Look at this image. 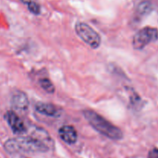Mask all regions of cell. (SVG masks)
Returning a JSON list of instances; mask_svg holds the SVG:
<instances>
[{
  "instance_id": "7a4b0ae2",
  "label": "cell",
  "mask_w": 158,
  "mask_h": 158,
  "mask_svg": "<svg viewBox=\"0 0 158 158\" xmlns=\"http://www.w3.org/2000/svg\"><path fill=\"white\" fill-rule=\"evenodd\" d=\"M83 116L90 126L102 135L115 140H121L123 138V132L120 128L108 121L95 111L86 110L83 111Z\"/></svg>"
},
{
  "instance_id": "8fae6325",
  "label": "cell",
  "mask_w": 158,
  "mask_h": 158,
  "mask_svg": "<svg viewBox=\"0 0 158 158\" xmlns=\"http://www.w3.org/2000/svg\"><path fill=\"white\" fill-rule=\"evenodd\" d=\"M150 8H151V5L148 2H144L140 4V6H139L138 7V12H140V14H145L148 12H149Z\"/></svg>"
},
{
  "instance_id": "5b68a950",
  "label": "cell",
  "mask_w": 158,
  "mask_h": 158,
  "mask_svg": "<svg viewBox=\"0 0 158 158\" xmlns=\"http://www.w3.org/2000/svg\"><path fill=\"white\" fill-rule=\"evenodd\" d=\"M4 118L14 134L23 135L27 131V128L25 126L23 120L14 111H7L5 114Z\"/></svg>"
},
{
  "instance_id": "ba28073f",
  "label": "cell",
  "mask_w": 158,
  "mask_h": 158,
  "mask_svg": "<svg viewBox=\"0 0 158 158\" xmlns=\"http://www.w3.org/2000/svg\"><path fill=\"white\" fill-rule=\"evenodd\" d=\"M12 103L15 109L19 110H26L29 106V100L24 92L18 91L12 96Z\"/></svg>"
},
{
  "instance_id": "7c38bea8",
  "label": "cell",
  "mask_w": 158,
  "mask_h": 158,
  "mask_svg": "<svg viewBox=\"0 0 158 158\" xmlns=\"http://www.w3.org/2000/svg\"><path fill=\"white\" fill-rule=\"evenodd\" d=\"M148 158H158V148H154L150 151Z\"/></svg>"
},
{
  "instance_id": "8992f818",
  "label": "cell",
  "mask_w": 158,
  "mask_h": 158,
  "mask_svg": "<svg viewBox=\"0 0 158 158\" xmlns=\"http://www.w3.org/2000/svg\"><path fill=\"white\" fill-rule=\"evenodd\" d=\"M59 135L62 140L68 144H73L77 141L78 135L74 127L71 125H64L59 130Z\"/></svg>"
},
{
  "instance_id": "30bf717a",
  "label": "cell",
  "mask_w": 158,
  "mask_h": 158,
  "mask_svg": "<svg viewBox=\"0 0 158 158\" xmlns=\"http://www.w3.org/2000/svg\"><path fill=\"white\" fill-rule=\"evenodd\" d=\"M40 85L45 91L49 94H52L55 91V86L51 80L48 78H43L40 80Z\"/></svg>"
},
{
  "instance_id": "52a82bcc",
  "label": "cell",
  "mask_w": 158,
  "mask_h": 158,
  "mask_svg": "<svg viewBox=\"0 0 158 158\" xmlns=\"http://www.w3.org/2000/svg\"><path fill=\"white\" fill-rule=\"evenodd\" d=\"M35 108L38 113L49 117H56L60 114V110L52 103L38 102L35 103Z\"/></svg>"
},
{
  "instance_id": "6da1fadb",
  "label": "cell",
  "mask_w": 158,
  "mask_h": 158,
  "mask_svg": "<svg viewBox=\"0 0 158 158\" xmlns=\"http://www.w3.org/2000/svg\"><path fill=\"white\" fill-rule=\"evenodd\" d=\"M4 148L9 154L19 153H44L49 151V146L44 140L37 136H20L6 140Z\"/></svg>"
},
{
  "instance_id": "277c9868",
  "label": "cell",
  "mask_w": 158,
  "mask_h": 158,
  "mask_svg": "<svg viewBox=\"0 0 158 158\" xmlns=\"http://www.w3.org/2000/svg\"><path fill=\"white\" fill-rule=\"evenodd\" d=\"M158 30L156 28L147 27L139 30L133 39V46L135 49H143L152 42L157 40Z\"/></svg>"
},
{
  "instance_id": "9c48e42d",
  "label": "cell",
  "mask_w": 158,
  "mask_h": 158,
  "mask_svg": "<svg viewBox=\"0 0 158 158\" xmlns=\"http://www.w3.org/2000/svg\"><path fill=\"white\" fill-rule=\"evenodd\" d=\"M22 2L27 5L28 9L34 15H39L41 12V8L40 4L35 0H21Z\"/></svg>"
},
{
  "instance_id": "3957f363",
  "label": "cell",
  "mask_w": 158,
  "mask_h": 158,
  "mask_svg": "<svg viewBox=\"0 0 158 158\" xmlns=\"http://www.w3.org/2000/svg\"><path fill=\"white\" fill-rule=\"evenodd\" d=\"M75 30L78 36L93 49H97L101 44L100 35L86 23L82 22L77 23Z\"/></svg>"
}]
</instances>
